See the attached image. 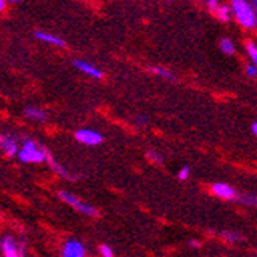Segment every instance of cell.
I'll return each mask as SVG.
<instances>
[{"label":"cell","mask_w":257,"mask_h":257,"mask_svg":"<svg viewBox=\"0 0 257 257\" xmlns=\"http://www.w3.org/2000/svg\"><path fill=\"white\" fill-rule=\"evenodd\" d=\"M62 257H86V248L80 240L69 239L62 248Z\"/></svg>","instance_id":"cell-5"},{"label":"cell","mask_w":257,"mask_h":257,"mask_svg":"<svg viewBox=\"0 0 257 257\" xmlns=\"http://www.w3.org/2000/svg\"><path fill=\"white\" fill-rule=\"evenodd\" d=\"M251 131H252V134L257 137V122H254V123H252V126H251Z\"/></svg>","instance_id":"cell-24"},{"label":"cell","mask_w":257,"mask_h":257,"mask_svg":"<svg viewBox=\"0 0 257 257\" xmlns=\"http://www.w3.org/2000/svg\"><path fill=\"white\" fill-rule=\"evenodd\" d=\"M48 163H50V167H51L60 177H63V179H66V180H77V176H74L71 171H68L65 167H62L60 163H57L51 156H48Z\"/></svg>","instance_id":"cell-12"},{"label":"cell","mask_w":257,"mask_h":257,"mask_svg":"<svg viewBox=\"0 0 257 257\" xmlns=\"http://www.w3.org/2000/svg\"><path fill=\"white\" fill-rule=\"evenodd\" d=\"M74 66L79 69L80 73H83V74H86V76H89L92 79H102L103 77V71H102V69H99L94 65H91L86 60H80V59L79 60H74Z\"/></svg>","instance_id":"cell-9"},{"label":"cell","mask_w":257,"mask_h":257,"mask_svg":"<svg viewBox=\"0 0 257 257\" xmlns=\"http://www.w3.org/2000/svg\"><path fill=\"white\" fill-rule=\"evenodd\" d=\"M59 197L65 202V203H68L69 206H73L74 209H77V211H80V213H83L85 216H89V217H96L99 213H97V209L92 206V205H89V203H86V202H82L79 197H76L74 194H71V193H68V191H59Z\"/></svg>","instance_id":"cell-3"},{"label":"cell","mask_w":257,"mask_h":257,"mask_svg":"<svg viewBox=\"0 0 257 257\" xmlns=\"http://www.w3.org/2000/svg\"><path fill=\"white\" fill-rule=\"evenodd\" d=\"M76 140L83 145H88V147H97L103 142V136L96 130L83 128L76 133Z\"/></svg>","instance_id":"cell-4"},{"label":"cell","mask_w":257,"mask_h":257,"mask_svg":"<svg viewBox=\"0 0 257 257\" xmlns=\"http://www.w3.org/2000/svg\"><path fill=\"white\" fill-rule=\"evenodd\" d=\"M0 245L4 257H23V245H19L13 236H5Z\"/></svg>","instance_id":"cell-6"},{"label":"cell","mask_w":257,"mask_h":257,"mask_svg":"<svg viewBox=\"0 0 257 257\" xmlns=\"http://www.w3.org/2000/svg\"><path fill=\"white\" fill-rule=\"evenodd\" d=\"M190 245H191V246H199V240H191Z\"/></svg>","instance_id":"cell-27"},{"label":"cell","mask_w":257,"mask_h":257,"mask_svg":"<svg viewBox=\"0 0 257 257\" xmlns=\"http://www.w3.org/2000/svg\"><path fill=\"white\" fill-rule=\"evenodd\" d=\"M231 11L240 27L246 30H252L257 27V13L248 0H232Z\"/></svg>","instance_id":"cell-1"},{"label":"cell","mask_w":257,"mask_h":257,"mask_svg":"<svg viewBox=\"0 0 257 257\" xmlns=\"http://www.w3.org/2000/svg\"><path fill=\"white\" fill-rule=\"evenodd\" d=\"M188 177H190V168H188V167L180 168V171H179V179H180V180H186Z\"/></svg>","instance_id":"cell-23"},{"label":"cell","mask_w":257,"mask_h":257,"mask_svg":"<svg viewBox=\"0 0 257 257\" xmlns=\"http://www.w3.org/2000/svg\"><path fill=\"white\" fill-rule=\"evenodd\" d=\"M48 156L50 154L46 153V150H43L36 140L27 139L25 142H23L17 157L23 163H42L45 160H48Z\"/></svg>","instance_id":"cell-2"},{"label":"cell","mask_w":257,"mask_h":257,"mask_svg":"<svg viewBox=\"0 0 257 257\" xmlns=\"http://www.w3.org/2000/svg\"><path fill=\"white\" fill-rule=\"evenodd\" d=\"M5 2L7 0H0V10H5Z\"/></svg>","instance_id":"cell-26"},{"label":"cell","mask_w":257,"mask_h":257,"mask_svg":"<svg viewBox=\"0 0 257 257\" xmlns=\"http://www.w3.org/2000/svg\"><path fill=\"white\" fill-rule=\"evenodd\" d=\"M25 117L31 119V120H36V122H40V123H45L48 120V114H46L42 108H37V106H27L25 111Z\"/></svg>","instance_id":"cell-10"},{"label":"cell","mask_w":257,"mask_h":257,"mask_svg":"<svg viewBox=\"0 0 257 257\" xmlns=\"http://www.w3.org/2000/svg\"><path fill=\"white\" fill-rule=\"evenodd\" d=\"M219 46H220V50H222L225 54H228V56L234 54V51H236L234 42H232L229 37H222L220 42H219Z\"/></svg>","instance_id":"cell-13"},{"label":"cell","mask_w":257,"mask_h":257,"mask_svg":"<svg viewBox=\"0 0 257 257\" xmlns=\"http://www.w3.org/2000/svg\"><path fill=\"white\" fill-rule=\"evenodd\" d=\"M220 236H222V239H225L226 242H231V243H237V242L243 240V237L236 231H222Z\"/></svg>","instance_id":"cell-15"},{"label":"cell","mask_w":257,"mask_h":257,"mask_svg":"<svg viewBox=\"0 0 257 257\" xmlns=\"http://www.w3.org/2000/svg\"><path fill=\"white\" fill-rule=\"evenodd\" d=\"M251 2V5H252V8L255 10V13H257V0H249Z\"/></svg>","instance_id":"cell-25"},{"label":"cell","mask_w":257,"mask_h":257,"mask_svg":"<svg viewBox=\"0 0 257 257\" xmlns=\"http://www.w3.org/2000/svg\"><path fill=\"white\" fill-rule=\"evenodd\" d=\"M245 46H246V53H248L249 59L252 60V65L257 68V45H255L254 42L248 40V42L245 43Z\"/></svg>","instance_id":"cell-16"},{"label":"cell","mask_w":257,"mask_h":257,"mask_svg":"<svg viewBox=\"0 0 257 257\" xmlns=\"http://www.w3.org/2000/svg\"><path fill=\"white\" fill-rule=\"evenodd\" d=\"M7 2H20V0H7Z\"/></svg>","instance_id":"cell-28"},{"label":"cell","mask_w":257,"mask_h":257,"mask_svg":"<svg viewBox=\"0 0 257 257\" xmlns=\"http://www.w3.org/2000/svg\"><path fill=\"white\" fill-rule=\"evenodd\" d=\"M36 39L40 40V42H45V43H50V45H54V46H66V42L63 39H60L59 36H54V34H50V33H43V31H36L34 33Z\"/></svg>","instance_id":"cell-11"},{"label":"cell","mask_w":257,"mask_h":257,"mask_svg":"<svg viewBox=\"0 0 257 257\" xmlns=\"http://www.w3.org/2000/svg\"><path fill=\"white\" fill-rule=\"evenodd\" d=\"M147 157H148L150 160H153V162H157V163H162V162H163L162 156H160L159 153L153 151V150H150V151L147 153Z\"/></svg>","instance_id":"cell-20"},{"label":"cell","mask_w":257,"mask_h":257,"mask_svg":"<svg viewBox=\"0 0 257 257\" xmlns=\"http://www.w3.org/2000/svg\"><path fill=\"white\" fill-rule=\"evenodd\" d=\"M211 191L214 196L220 197V199H225V200H237V193L236 190L229 186L228 183H223V182H216L211 185Z\"/></svg>","instance_id":"cell-7"},{"label":"cell","mask_w":257,"mask_h":257,"mask_svg":"<svg viewBox=\"0 0 257 257\" xmlns=\"http://www.w3.org/2000/svg\"><path fill=\"white\" fill-rule=\"evenodd\" d=\"M206 5L213 13H216V14L219 13V8H220L219 7V0H206Z\"/></svg>","instance_id":"cell-21"},{"label":"cell","mask_w":257,"mask_h":257,"mask_svg":"<svg viewBox=\"0 0 257 257\" xmlns=\"http://www.w3.org/2000/svg\"><path fill=\"white\" fill-rule=\"evenodd\" d=\"M231 13H232V11H231V8L223 5V7H220V8H219V13H217V16H219V19H220V20H223V22H228V20L231 19Z\"/></svg>","instance_id":"cell-18"},{"label":"cell","mask_w":257,"mask_h":257,"mask_svg":"<svg viewBox=\"0 0 257 257\" xmlns=\"http://www.w3.org/2000/svg\"><path fill=\"white\" fill-rule=\"evenodd\" d=\"M150 71H151L153 74H157L159 77L168 79V80H176L174 74H173V73L170 71V69L163 68V66H151V68H150Z\"/></svg>","instance_id":"cell-14"},{"label":"cell","mask_w":257,"mask_h":257,"mask_svg":"<svg viewBox=\"0 0 257 257\" xmlns=\"http://www.w3.org/2000/svg\"><path fill=\"white\" fill-rule=\"evenodd\" d=\"M246 76H248V77H251V79L257 77V68H255L252 63L246 66Z\"/></svg>","instance_id":"cell-22"},{"label":"cell","mask_w":257,"mask_h":257,"mask_svg":"<svg viewBox=\"0 0 257 257\" xmlns=\"http://www.w3.org/2000/svg\"><path fill=\"white\" fill-rule=\"evenodd\" d=\"M237 202L243 203V205H248V206H255L257 205V197L252 196V194H243V196L237 197Z\"/></svg>","instance_id":"cell-17"},{"label":"cell","mask_w":257,"mask_h":257,"mask_svg":"<svg viewBox=\"0 0 257 257\" xmlns=\"http://www.w3.org/2000/svg\"><path fill=\"white\" fill-rule=\"evenodd\" d=\"M99 251H100V254H102V257H114V252H112V249H111V246L109 245H100V248H99Z\"/></svg>","instance_id":"cell-19"},{"label":"cell","mask_w":257,"mask_h":257,"mask_svg":"<svg viewBox=\"0 0 257 257\" xmlns=\"http://www.w3.org/2000/svg\"><path fill=\"white\" fill-rule=\"evenodd\" d=\"M0 145H2L4 153H5L8 157L19 156V151H20V148H22V147H19L17 140H16L11 134H8V133H5V134L0 136Z\"/></svg>","instance_id":"cell-8"}]
</instances>
